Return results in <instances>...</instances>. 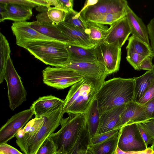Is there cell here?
Masks as SVG:
<instances>
[{"mask_svg":"<svg viewBox=\"0 0 154 154\" xmlns=\"http://www.w3.org/2000/svg\"><path fill=\"white\" fill-rule=\"evenodd\" d=\"M134 93L133 78H114L105 81L94 96L100 116L113 108L132 102Z\"/></svg>","mask_w":154,"mask_h":154,"instance_id":"cell-1","label":"cell"},{"mask_svg":"<svg viewBox=\"0 0 154 154\" xmlns=\"http://www.w3.org/2000/svg\"><path fill=\"white\" fill-rule=\"evenodd\" d=\"M23 48L46 64L55 67H65L69 58L66 44L57 40L33 41Z\"/></svg>","mask_w":154,"mask_h":154,"instance_id":"cell-2","label":"cell"},{"mask_svg":"<svg viewBox=\"0 0 154 154\" xmlns=\"http://www.w3.org/2000/svg\"><path fill=\"white\" fill-rule=\"evenodd\" d=\"M68 116L61 119V128L49 137L55 143L57 153L67 154L76 142L85 123L84 113H68Z\"/></svg>","mask_w":154,"mask_h":154,"instance_id":"cell-3","label":"cell"},{"mask_svg":"<svg viewBox=\"0 0 154 154\" xmlns=\"http://www.w3.org/2000/svg\"><path fill=\"white\" fill-rule=\"evenodd\" d=\"M96 92L92 84L86 79L74 84L64 100L63 113H85Z\"/></svg>","mask_w":154,"mask_h":154,"instance_id":"cell-4","label":"cell"},{"mask_svg":"<svg viewBox=\"0 0 154 154\" xmlns=\"http://www.w3.org/2000/svg\"><path fill=\"white\" fill-rule=\"evenodd\" d=\"M63 106L45 118L44 123L36 134L21 150L24 154H35L42 143L60 125L64 114Z\"/></svg>","mask_w":154,"mask_h":154,"instance_id":"cell-5","label":"cell"},{"mask_svg":"<svg viewBox=\"0 0 154 154\" xmlns=\"http://www.w3.org/2000/svg\"><path fill=\"white\" fill-rule=\"evenodd\" d=\"M45 85L57 89L71 86L85 78L82 74L65 67H46L42 71Z\"/></svg>","mask_w":154,"mask_h":154,"instance_id":"cell-6","label":"cell"},{"mask_svg":"<svg viewBox=\"0 0 154 154\" xmlns=\"http://www.w3.org/2000/svg\"><path fill=\"white\" fill-rule=\"evenodd\" d=\"M5 79L7 85L9 107L14 111L26 100L27 92L10 56L6 64Z\"/></svg>","mask_w":154,"mask_h":154,"instance_id":"cell-7","label":"cell"},{"mask_svg":"<svg viewBox=\"0 0 154 154\" xmlns=\"http://www.w3.org/2000/svg\"><path fill=\"white\" fill-rule=\"evenodd\" d=\"M94 49L97 61L104 66L109 74L119 70L122 54L121 48L104 41L96 46Z\"/></svg>","mask_w":154,"mask_h":154,"instance_id":"cell-8","label":"cell"},{"mask_svg":"<svg viewBox=\"0 0 154 154\" xmlns=\"http://www.w3.org/2000/svg\"><path fill=\"white\" fill-rule=\"evenodd\" d=\"M118 147L125 152L140 151L147 148L137 123L124 126L119 130Z\"/></svg>","mask_w":154,"mask_h":154,"instance_id":"cell-9","label":"cell"},{"mask_svg":"<svg viewBox=\"0 0 154 154\" xmlns=\"http://www.w3.org/2000/svg\"><path fill=\"white\" fill-rule=\"evenodd\" d=\"M32 110L26 109L13 116L0 129V144L7 143L15 137L18 131L23 128L32 118Z\"/></svg>","mask_w":154,"mask_h":154,"instance_id":"cell-10","label":"cell"},{"mask_svg":"<svg viewBox=\"0 0 154 154\" xmlns=\"http://www.w3.org/2000/svg\"><path fill=\"white\" fill-rule=\"evenodd\" d=\"M128 3L125 0H98L96 4L83 8L80 12L86 21L96 15L125 11Z\"/></svg>","mask_w":154,"mask_h":154,"instance_id":"cell-11","label":"cell"},{"mask_svg":"<svg viewBox=\"0 0 154 154\" xmlns=\"http://www.w3.org/2000/svg\"><path fill=\"white\" fill-rule=\"evenodd\" d=\"M30 23L26 21L12 23L11 29L18 46L23 48L28 43L37 40H56L40 33L31 27Z\"/></svg>","mask_w":154,"mask_h":154,"instance_id":"cell-12","label":"cell"},{"mask_svg":"<svg viewBox=\"0 0 154 154\" xmlns=\"http://www.w3.org/2000/svg\"><path fill=\"white\" fill-rule=\"evenodd\" d=\"M110 26L104 41L109 44L118 45L121 48L131 34L126 16Z\"/></svg>","mask_w":154,"mask_h":154,"instance_id":"cell-13","label":"cell"},{"mask_svg":"<svg viewBox=\"0 0 154 154\" xmlns=\"http://www.w3.org/2000/svg\"><path fill=\"white\" fill-rule=\"evenodd\" d=\"M64 100L52 95L39 97L32 104L30 108L35 117L46 118L63 106Z\"/></svg>","mask_w":154,"mask_h":154,"instance_id":"cell-14","label":"cell"},{"mask_svg":"<svg viewBox=\"0 0 154 154\" xmlns=\"http://www.w3.org/2000/svg\"><path fill=\"white\" fill-rule=\"evenodd\" d=\"M148 120L142 106L132 101L126 105L115 130H119L124 126Z\"/></svg>","mask_w":154,"mask_h":154,"instance_id":"cell-15","label":"cell"},{"mask_svg":"<svg viewBox=\"0 0 154 154\" xmlns=\"http://www.w3.org/2000/svg\"><path fill=\"white\" fill-rule=\"evenodd\" d=\"M57 25L69 38L72 45L86 48H92L95 47L91 40L88 34L86 32L75 28L64 21Z\"/></svg>","mask_w":154,"mask_h":154,"instance_id":"cell-16","label":"cell"},{"mask_svg":"<svg viewBox=\"0 0 154 154\" xmlns=\"http://www.w3.org/2000/svg\"><path fill=\"white\" fill-rule=\"evenodd\" d=\"M126 16L130 28L131 34L136 38L150 45L147 26L127 4Z\"/></svg>","mask_w":154,"mask_h":154,"instance_id":"cell-17","label":"cell"},{"mask_svg":"<svg viewBox=\"0 0 154 154\" xmlns=\"http://www.w3.org/2000/svg\"><path fill=\"white\" fill-rule=\"evenodd\" d=\"M5 4L6 11L0 16V22L5 20L14 22L26 21L32 16L33 8L31 7L16 4Z\"/></svg>","mask_w":154,"mask_h":154,"instance_id":"cell-18","label":"cell"},{"mask_svg":"<svg viewBox=\"0 0 154 154\" xmlns=\"http://www.w3.org/2000/svg\"><path fill=\"white\" fill-rule=\"evenodd\" d=\"M126 104L113 108L103 113L100 116L96 134L115 130Z\"/></svg>","mask_w":154,"mask_h":154,"instance_id":"cell-19","label":"cell"},{"mask_svg":"<svg viewBox=\"0 0 154 154\" xmlns=\"http://www.w3.org/2000/svg\"><path fill=\"white\" fill-rule=\"evenodd\" d=\"M36 9L40 12L36 17L37 21L40 23H53L57 25L64 21L66 11L55 7L38 6Z\"/></svg>","mask_w":154,"mask_h":154,"instance_id":"cell-20","label":"cell"},{"mask_svg":"<svg viewBox=\"0 0 154 154\" xmlns=\"http://www.w3.org/2000/svg\"><path fill=\"white\" fill-rule=\"evenodd\" d=\"M30 26L43 35L66 44L72 45L68 37L54 23H40L35 21L31 22Z\"/></svg>","mask_w":154,"mask_h":154,"instance_id":"cell-21","label":"cell"},{"mask_svg":"<svg viewBox=\"0 0 154 154\" xmlns=\"http://www.w3.org/2000/svg\"><path fill=\"white\" fill-rule=\"evenodd\" d=\"M84 115L85 123L91 138L97 134L100 118L97 101L94 97Z\"/></svg>","mask_w":154,"mask_h":154,"instance_id":"cell-22","label":"cell"},{"mask_svg":"<svg viewBox=\"0 0 154 154\" xmlns=\"http://www.w3.org/2000/svg\"><path fill=\"white\" fill-rule=\"evenodd\" d=\"M69 54V62H95L97 60L94 48H86L66 44Z\"/></svg>","mask_w":154,"mask_h":154,"instance_id":"cell-23","label":"cell"},{"mask_svg":"<svg viewBox=\"0 0 154 154\" xmlns=\"http://www.w3.org/2000/svg\"><path fill=\"white\" fill-rule=\"evenodd\" d=\"M134 80V93L133 102H137L146 90L154 83V72L147 71L142 75L133 78Z\"/></svg>","mask_w":154,"mask_h":154,"instance_id":"cell-24","label":"cell"},{"mask_svg":"<svg viewBox=\"0 0 154 154\" xmlns=\"http://www.w3.org/2000/svg\"><path fill=\"white\" fill-rule=\"evenodd\" d=\"M86 22L89 37L93 44L95 46L104 42L109 29L108 26L90 21Z\"/></svg>","mask_w":154,"mask_h":154,"instance_id":"cell-25","label":"cell"},{"mask_svg":"<svg viewBox=\"0 0 154 154\" xmlns=\"http://www.w3.org/2000/svg\"><path fill=\"white\" fill-rule=\"evenodd\" d=\"M91 137L85 122L74 145L67 154H86L91 144Z\"/></svg>","mask_w":154,"mask_h":154,"instance_id":"cell-26","label":"cell"},{"mask_svg":"<svg viewBox=\"0 0 154 154\" xmlns=\"http://www.w3.org/2000/svg\"><path fill=\"white\" fill-rule=\"evenodd\" d=\"M128 44L126 48L127 55L132 53H137L144 56L154 55L150 45L132 35L128 38Z\"/></svg>","mask_w":154,"mask_h":154,"instance_id":"cell-27","label":"cell"},{"mask_svg":"<svg viewBox=\"0 0 154 154\" xmlns=\"http://www.w3.org/2000/svg\"><path fill=\"white\" fill-rule=\"evenodd\" d=\"M119 133L101 143L91 144L88 146V150L92 154H114L118 147Z\"/></svg>","mask_w":154,"mask_h":154,"instance_id":"cell-28","label":"cell"},{"mask_svg":"<svg viewBox=\"0 0 154 154\" xmlns=\"http://www.w3.org/2000/svg\"><path fill=\"white\" fill-rule=\"evenodd\" d=\"M0 83L5 79V75L8 57L11 50L9 44L5 37L0 33Z\"/></svg>","mask_w":154,"mask_h":154,"instance_id":"cell-29","label":"cell"},{"mask_svg":"<svg viewBox=\"0 0 154 154\" xmlns=\"http://www.w3.org/2000/svg\"><path fill=\"white\" fill-rule=\"evenodd\" d=\"M126 12L107 13L93 16L86 21H90L103 24L110 25L126 16Z\"/></svg>","mask_w":154,"mask_h":154,"instance_id":"cell-30","label":"cell"},{"mask_svg":"<svg viewBox=\"0 0 154 154\" xmlns=\"http://www.w3.org/2000/svg\"><path fill=\"white\" fill-rule=\"evenodd\" d=\"M64 22L75 28L89 34L86 22L82 17L80 12H68Z\"/></svg>","mask_w":154,"mask_h":154,"instance_id":"cell-31","label":"cell"},{"mask_svg":"<svg viewBox=\"0 0 154 154\" xmlns=\"http://www.w3.org/2000/svg\"><path fill=\"white\" fill-rule=\"evenodd\" d=\"M56 146L52 139L48 137L42 143L35 154H56Z\"/></svg>","mask_w":154,"mask_h":154,"instance_id":"cell-32","label":"cell"},{"mask_svg":"<svg viewBox=\"0 0 154 154\" xmlns=\"http://www.w3.org/2000/svg\"><path fill=\"white\" fill-rule=\"evenodd\" d=\"M51 5L63 10L67 12H75L76 11L73 9V0H50Z\"/></svg>","mask_w":154,"mask_h":154,"instance_id":"cell-33","label":"cell"},{"mask_svg":"<svg viewBox=\"0 0 154 154\" xmlns=\"http://www.w3.org/2000/svg\"><path fill=\"white\" fill-rule=\"evenodd\" d=\"M119 130H113L96 134L91 138V144H95L101 143L114 136L118 135L119 133Z\"/></svg>","mask_w":154,"mask_h":154,"instance_id":"cell-34","label":"cell"},{"mask_svg":"<svg viewBox=\"0 0 154 154\" xmlns=\"http://www.w3.org/2000/svg\"><path fill=\"white\" fill-rule=\"evenodd\" d=\"M146 57L137 53H132L127 55L126 59L134 69L137 70L140 63Z\"/></svg>","mask_w":154,"mask_h":154,"instance_id":"cell-35","label":"cell"},{"mask_svg":"<svg viewBox=\"0 0 154 154\" xmlns=\"http://www.w3.org/2000/svg\"><path fill=\"white\" fill-rule=\"evenodd\" d=\"M154 97V83L146 90L142 97L137 103L141 106H143Z\"/></svg>","mask_w":154,"mask_h":154,"instance_id":"cell-36","label":"cell"},{"mask_svg":"<svg viewBox=\"0 0 154 154\" xmlns=\"http://www.w3.org/2000/svg\"><path fill=\"white\" fill-rule=\"evenodd\" d=\"M154 57V55H151L147 56L140 63L137 70H152L153 65L152 60Z\"/></svg>","mask_w":154,"mask_h":154,"instance_id":"cell-37","label":"cell"},{"mask_svg":"<svg viewBox=\"0 0 154 154\" xmlns=\"http://www.w3.org/2000/svg\"><path fill=\"white\" fill-rule=\"evenodd\" d=\"M142 106L148 119H154V97Z\"/></svg>","mask_w":154,"mask_h":154,"instance_id":"cell-38","label":"cell"},{"mask_svg":"<svg viewBox=\"0 0 154 154\" xmlns=\"http://www.w3.org/2000/svg\"><path fill=\"white\" fill-rule=\"evenodd\" d=\"M137 124L141 135L146 145L148 146V144H152L154 143V139L140 123H137Z\"/></svg>","mask_w":154,"mask_h":154,"instance_id":"cell-39","label":"cell"},{"mask_svg":"<svg viewBox=\"0 0 154 154\" xmlns=\"http://www.w3.org/2000/svg\"><path fill=\"white\" fill-rule=\"evenodd\" d=\"M0 154H24L17 149L8 144L7 143L0 144Z\"/></svg>","mask_w":154,"mask_h":154,"instance_id":"cell-40","label":"cell"},{"mask_svg":"<svg viewBox=\"0 0 154 154\" xmlns=\"http://www.w3.org/2000/svg\"><path fill=\"white\" fill-rule=\"evenodd\" d=\"M0 3L16 4L28 6L32 8L38 6L36 4L32 2L31 0H0Z\"/></svg>","mask_w":154,"mask_h":154,"instance_id":"cell-41","label":"cell"},{"mask_svg":"<svg viewBox=\"0 0 154 154\" xmlns=\"http://www.w3.org/2000/svg\"><path fill=\"white\" fill-rule=\"evenodd\" d=\"M146 26L150 46L154 55V17L151 19Z\"/></svg>","mask_w":154,"mask_h":154,"instance_id":"cell-42","label":"cell"},{"mask_svg":"<svg viewBox=\"0 0 154 154\" xmlns=\"http://www.w3.org/2000/svg\"><path fill=\"white\" fill-rule=\"evenodd\" d=\"M140 123L154 139V119Z\"/></svg>","mask_w":154,"mask_h":154,"instance_id":"cell-43","label":"cell"},{"mask_svg":"<svg viewBox=\"0 0 154 154\" xmlns=\"http://www.w3.org/2000/svg\"><path fill=\"white\" fill-rule=\"evenodd\" d=\"M123 154H154V151L150 147H148L146 150L140 151L125 152Z\"/></svg>","mask_w":154,"mask_h":154,"instance_id":"cell-44","label":"cell"},{"mask_svg":"<svg viewBox=\"0 0 154 154\" xmlns=\"http://www.w3.org/2000/svg\"><path fill=\"white\" fill-rule=\"evenodd\" d=\"M32 2L36 4L38 6L51 7V4L50 0H31ZM37 6V7H38Z\"/></svg>","mask_w":154,"mask_h":154,"instance_id":"cell-45","label":"cell"},{"mask_svg":"<svg viewBox=\"0 0 154 154\" xmlns=\"http://www.w3.org/2000/svg\"><path fill=\"white\" fill-rule=\"evenodd\" d=\"M98 1L97 0H87L85 2L84 6L83 8H85L88 6L93 5L96 4Z\"/></svg>","mask_w":154,"mask_h":154,"instance_id":"cell-46","label":"cell"},{"mask_svg":"<svg viewBox=\"0 0 154 154\" xmlns=\"http://www.w3.org/2000/svg\"><path fill=\"white\" fill-rule=\"evenodd\" d=\"M150 147L154 151V143H153L152 144V146H151Z\"/></svg>","mask_w":154,"mask_h":154,"instance_id":"cell-47","label":"cell"},{"mask_svg":"<svg viewBox=\"0 0 154 154\" xmlns=\"http://www.w3.org/2000/svg\"><path fill=\"white\" fill-rule=\"evenodd\" d=\"M86 154H92L91 152L89 150H88Z\"/></svg>","mask_w":154,"mask_h":154,"instance_id":"cell-48","label":"cell"},{"mask_svg":"<svg viewBox=\"0 0 154 154\" xmlns=\"http://www.w3.org/2000/svg\"><path fill=\"white\" fill-rule=\"evenodd\" d=\"M152 71L154 72V65H153V68Z\"/></svg>","mask_w":154,"mask_h":154,"instance_id":"cell-49","label":"cell"},{"mask_svg":"<svg viewBox=\"0 0 154 154\" xmlns=\"http://www.w3.org/2000/svg\"><path fill=\"white\" fill-rule=\"evenodd\" d=\"M56 154H59V153H57Z\"/></svg>","mask_w":154,"mask_h":154,"instance_id":"cell-50","label":"cell"}]
</instances>
